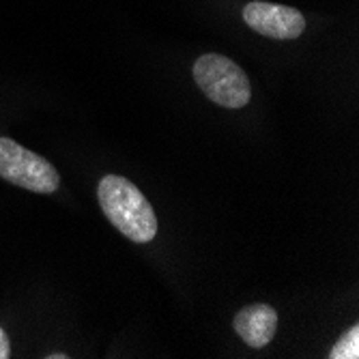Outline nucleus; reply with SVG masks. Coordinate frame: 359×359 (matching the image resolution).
Instances as JSON below:
<instances>
[{
  "label": "nucleus",
  "mask_w": 359,
  "mask_h": 359,
  "mask_svg": "<svg viewBox=\"0 0 359 359\" xmlns=\"http://www.w3.org/2000/svg\"><path fill=\"white\" fill-rule=\"evenodd\" d=\"M0 179L35 194H54L60 185V177L48 159L3 136H0Z\"/></svg>",
  "instance_id": "nucleus-3"
},
{
  "label": "nucleus",
  "mask_w": 359,
  "mask_h": 359,
  "mask_svg": "<svg viewBox=\"0 0 359 359\" xmlns=\"http://www.w3.org/2000/svg\"><path fill=\"white\" fill-rule=\"evenodd\" d=\"M359 357V327H353L334 344L330 351V359H357Z\"/></svg>",
  "instance_id": "nucleus-6"
},
{
  "label": "nucleus",
  "mask_w": 359,
  "mask_h": 359,
  "mask_svg": "<svg viewBox=\"0 0 359 359\" xmlns=\"http://www.w3.org/2000/svg\"><path fill=\"white\" fill-rule=\"evenodd\" d=\"M11 355V344H9V338L7 334L0 330V359H7Z\"/></svg>",
  "instance_id": "nucleus-7"
},
{
  "label": "nucleus",
  "mask_w": 359,
  "mask_h": 359,
  "mask_svg": "<svg viewBox=\"0 0 359 359\" xmlns=\"http://www.w3.org/2000/svg\"><path fill=\"white\" fill-rule=\"evenodd\" d=\"M194 80L213 104L231 110L248 106L252 97V86L243 69L222 54H203L196 60Z\"/></svg>",
  "instance_id": "nucleus-2"
},
{
  "label": "nucleus",
  "mask_w": 359,
  "mask_h": 359,
  "mask_svg": "<svg viewBox=\"0 0 359 359\" xmlns=\"http://www.w3.org/2000/svg\"><path fill=\"white\" fill-rule=\"evenodd\" d=\"M243 20L258 35L280 41L297 39L306 28V18L297 9L273 3H260V0H254V3H248L243 7Z\"/></svg>",
  "instance_id": "nucleus-4"
},
{
  "label": "nucleus",
  "mask_w": 359,
  "mask_h": 359,
  "mask_svg": "<svg viewBox=\"0 0 359 359\" xmlns=\"http://www.w3.org/2000/svg\"><path fill=\"white\" fill-rule=\"evenodd\" d=\"M97 198L104 215L121 235L136 243H149L157 235V215L144 194L125 177L108 175L100 181Z\"/></svg>",
  "instance_id": "nucleus-1"
},
{
  "label": "nucleus",
  "mask_w": 359,
  "mask_h": 359,
  "mask_svg": "<svg viewBox=\"0 0 359 359\" xmlns=\"http://www.w3.org/2000/svg\"><path fill=\"white\" fill-rule=\"evenodd\" d=\"M50 359H67V355H62V353H56V355H50Z\"/></svg>",
  "instance_id": "nucleus-8"
},
{
  "label": "nucleus",
  "mask_w": 359,
  "mask_h": 359,
  "mask_svg": "<svg viewBox=\"0 0 359 359\" xmlns=\"http://www.w3.org/2000/svg\"><path fill=\"white\" fill-rule=\"evenodd\" d=\"M235 332L243 342L252 348H263L267 346L278 330V312L267 304H254L237 312L235 320Z\"/></svg>",
  "instance_id": "nucleus-5"
}]
</instances>
